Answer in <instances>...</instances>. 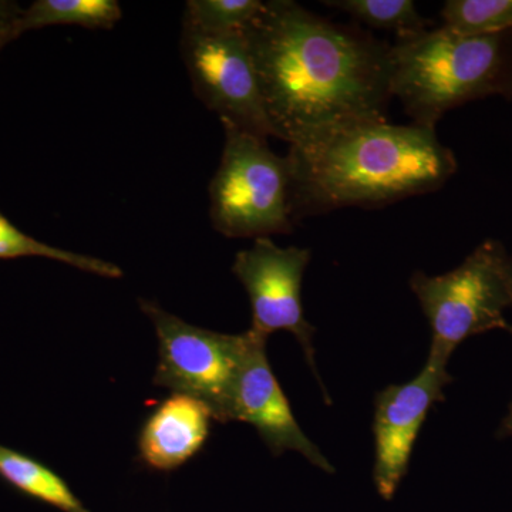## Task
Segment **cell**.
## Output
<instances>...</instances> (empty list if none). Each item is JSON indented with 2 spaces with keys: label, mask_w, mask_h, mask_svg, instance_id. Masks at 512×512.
I'll return each mask as SVG.
<instances>
[{
  "label": "cell",
  "mask_w": 512,
  "mask_h": 512,
  "mask_svg": "<svg viewBox=\"0 0 512 512\" xmlns=\"http://www.w3.org/2000/svg\"><path fill=\"white\" fill-rule=\"evenodd\" d=\"M242 32L275 137L291 144L322 128L387 119L390 43L292 0L264 2Z\"/></svg>",
  "instance_id": "1"
},
{
  "label": "cell",
  "mask_w": 512,
  "mask_h": 512,
  "mask_svg": "<svg viewBox=\"0 0 512 512\" xmlns=\"http://www.w3.org/2000/svg\"><path fill=\"white\" fill-rule=\"evenodd\" d=\"M293 221L340 208H379L440 190L457 173L436 128L387 119L322 128L289 144Z\"/></svg>",
  "instance_id": "2"
},
{
  "label": "cell",
  "mask_w": 512,
  "mask_h": 512,
  "mask_svg": "<svg viewBox=\"0 0 512 512\" xmlns=\"http://www.w3.org/2000/svg\"><path fill=\"white\" fill-rule=\"evenodd\" d=\"M392 96L413 124L436 128L447 111L487 97L512 99V30L463 36L446 28L397 37Z\"/></svg>",
  "instance_id": "3"
},
{
  "label": "cell",
  "mask_w": 512,
  "mask_h": 512,
  "mask_svg": "<svg viewBox=\"0 0 512 512\" xmlns=\"http://www.w3.org/2000/svg\"><path fill=\"white\" fill-rule=\"evenodd\" d=\"M225 144L210 184L212 227L228 238H269L291 234V171L288 158L268 138L222 124Z\"/></svg>",
  "instance_id": "4"
},
{
  "label": "cell",
  "mask_w": 512,
  "mask_h": 512,
  "mask_svg": "<svg viewBox=\"0 0 512 512\" xmlns=\"http://www.w3.org/2000/svg\"><path fill=\"white\" fill-rule=\"evenodd\" d=\"M507 249L485 239L453 271L439 276L414 272L410 288L431 329L430 355L450 360L464 340L495 329H510L512 308Z\"/></svg>",
  "instance_id": "5"
},
{
  "label": "cell",
  "mask_w": 512,
  "mask_h": 512,
  "mask_svg": "<svg viewBox=\"0 0 512 512\" xmlns=\"http://www.w3.org/2000/svg\"><path fill=\"white\" fill-rule=\"evenodd\" d=\"M140 308L157 333L154 384L201 400L215 420L229 423V406L251 346V333L225 335L198 328L151 301H140Z\"/></svg>",
  "instance_id": "6"
},
{
  "label": "cell",
  "mask_w": 512,
  "mask_h": 512,
  "mask_svg": "<svg viewBox=\"0 0 512 512\" xmlns=\"http://www.w3.org/2000/svg\"><path fill=\"white\" fill-rule=\"evenodd\" d=\"M181 56L198 99L222 124L275 137L244 32L214 35L183 28Z\"/></svg>",
  "instance_id": "7"
},
{
  "label": "cell",
  "mask_w": 512,
  "mask_h": 512,
  "mask_svg": "<svg viewBox=\"0 0 512 512\" xmlns=\"http://www.w3.org/2000/svg\"><path fill=\"white\" fill-rule=\"evenodd\" d=\"M311 255L308 248H281L271 238H258L251 248L238 252L232 272L251 302L249 332L265 340L278 330L291 332L319 379L313 349L315 328L305 319L302 306L303 274Z\"/></svg>",
  "instance_id": "8"
},
{
  "label": "cell",
  "mask_w": 512,
  "mask_h": 512,
  "mask_svg": "<svg viewBox=\"0 0 512 512\" xmlns=\"http://www.w3.org/2000/svg\"><path fill=\"white\" fill-rule=\"evenodd\" d=\"M446 360L430 355L413 380L390 384L375 399V468L373 480L390 501L409 470L414 444L434 404L444 402V387L453 382Z\"/></svg>",
  "instance_id": "9"
},
{
  "label": "cell",
  "mask_w": 512,
  "mask_h": 512,
  "mask_svg": "<svg viewBox=\"0 0 512 512\" xmlns=\"http://www.w3.org/2000/svg\"><path fill=\"white\" fill-rule=\"evenodd\" d=\"M251 336V346L232 394L228 421H242L255 427L274 456L296 451L325 473H335L328 458L296 421L288 397L269 365L266 340L252 333Z\"/></svg>",
  "instance_id": "10"
},
{
  "label": "cell",
  "mask_w": 512,
  "mask_h": 512,
  "mask_svg": "<svg viewBox=\"0 0 512 512\" xmlns=\"http://www.w3.org/2000/svg\"><path fill=\"white\" fill-rule=\"evenodd\" d=\"M214 419L210 407L195 397L173 393L157 404L138 436L140 460L151 470H177L200 453Z\"/></svg>",
  "instance_id": "11"
},
{
  "label": "cell",
  "mask_w": 512,
  "mask_h": 512,
  "mask_svg": "<svg viewBox=\"0 0 512 512\" xmlns=\"http://www.w3.org/2000/svg\"><path fill=\"white\" fill-rule=\"evenodd\" d=\"M0 478L30 498L62 512H90L56 471L0 444Z\"/></svg>",
  "instance_id": "12"
},
{
  "label": "cell",
  "mask_w": 512,
  "mask_h": 512,
  "mask_svg": "<svg viewBox=\"0 0 512 512\" xmlns=\"http://www.w3.org/2000/svg\"><path fill=\"white\" fill-rule=\"evenodd\" d=\"M123 18L117 0H36L20 16L19 36L47 26L110 30Z\"/></svg>",
  "instance_id": "13"
},
{
  "label": "cell",
  "mask_w": 512,
  "mask_h": 512,
  "mask_svg": "<svg viewBox=\"0 0 512 512\" xmlns=\"http://www.w3.org/2000/svg\"><path fill=\"white\" fill-rule=\"evenodd\" d=\"M46 258L73 266L103 278L119 279L123 276L120 266L66 249L52 247L20 231L9 218L0 212V259Z\"/></svg>",
  "instance_id": "14"
},
{
  "label": "cell",
  "mask_w": 512,
  "mask_h": 512,
  "mask_svg": "<svg viewBox=\"0 0 512 512\" xmlns=\"http://www.w3.org/2000/svg\"><path fill=\"white\" fill-rule=\"evenodd\" d=\"M323 5L348 13L357 22L372 29L390 30L397 37L429 29L413 0H325Z\"/></svg>",
  "instance_id": "15"
},
{
  "label": "cell",
  "mask_w": 512,
  "mask_h": 512,
  "mask_svg": "<svg viewBox=\"0 0 512 512\" xmlns=\"http://www.w3.org/2000/svg\"><path fill=\"white\" fill-rule=\"evenodd\" d=\"M440 16L458 35H498L512 30V0H447Z\"/></svg>",
  "instance_id": "16"
},
{
  "label": "cell",
  "mask_w": 512,
  "mask_h": 512,
  "mask_svg": "<svg viewBox=\"0 0 512 512\" xmlns=\"http://www.w3.org/2000/svg\"><path fill=\"white\" fill-rule=\"evenodd\" d=\"M261 0H190L183 28L202 33L242 32L259 15Z\"/></svg>",
  "instance_id": "17"
},
{
  "label": "cell",
  "mask_w": 512,
  "mask_h": 512,
  "mask_svg": "<svg viewBox=\"0 0 512 512\" xmlns=\"http://www.w3.org/2000/svg\"><path fill=\"white\" fill-rule=\"evenodd\" d=\"M23 9L12 0H0V52L3 47L18 39L19 20Z\"/></svg>",
  "instance_id": "18"
},
{
  "label": "cell",
  "mask_w": 512,
  "mask_h": 512,
  "mask_svg": "<svg viewBox=\"0 0 512 512\" xmlns=\"http://www.w3.org/2000/svg\"><path fill=\"white\" fill-rule=\"evenodd\" d=\"M507 332H510L512 335V325ZM498 437H501V439L512 437V403L510 404V410H508L507 416H505L503 423H501L500 430H498Z\"/></svg>",
  "instance_id": "19"
},
{
  "label": "cell",
  "mask_w": 512,
  "mask_h": 512,
  "mask_svg": "<svg viewBox=\"0 0 512 512\" xmlns=\"http://www.w3.org/2000/svg\"><path fill=\"white\" fill-rule=\"evenodd\" d=\"M508 278H510L511 292H512V255L508 256Z\"/></svg>",
  "instance_id": "20"
}]
</instances>
